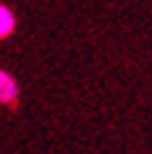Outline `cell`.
<instances>
[{"mask_svg":"<svg viewBox=\"0 0 152 154\" xmlns=\"http://www.w3.org/2000/svg\"><path fill=\"white\" fill-rule=\"evenodd\" d=\"M17 100H19V84H17V79L7 70H0V103L2 105H14Z\"/></svg>","mask_w":152,"mask_h":154,"instance_id":"6da1fadb","label":"cell"},{"mask_svg":"<svg viewBox=\"0 0 152 154\" xmlns=\"http://www.w3.org/2000/svg\"><path fill=\"white\" fill-rule=\"evenodd\" d=\"M17 28V17L7 5H0V38L7 40Z\"/></svg>","mask_w":152,"mask_h":154,"instance_id":"7a4b0ae2","label":"cell"}]
</instances>
